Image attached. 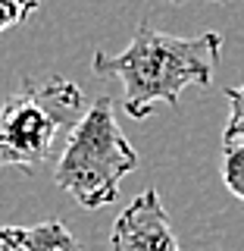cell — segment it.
<instances>
[{
  "label": "cell",
  "instance_id": "6da1fadb",
  "mask_svg": "<svg viewBox=\"0 0 244 251\" xmlns=\"http://www.w3.org/2000/svg\"><path fill=\"white\" fill-rule=\"evenodd\" d=\"M222 35L203 31L198 38H178L160 31L151 19H141L125 50L91 57L97 78L122 82V110L132 120H147L154 104L178 107V94L188 85H213V73L222 57Z\"/></svg>",
  "mask_w": 244,
  "mask_h": 251
},
{
  "label": "cell",
  "instance_id": "7a4b0ae2",
  "mask_svg": "<svg viewBox=\"0 0 244 251\" xmlns=\"http://www.w3.org/2000/svg\"><path fill=\"white\" fill-rule=\"evenodd\" d=\"M138 167V151L125 138L122 126L116 123L113 100L107 94L91 100L88 113L82 116L60 151L53 167V182L88 210L119 198V185Z\"/></svg>",
  "mask_w": 244,
  "mask_h": 251
},
{
  "label": "cell",
  "instance_id": "3957f363",
  "mask_svg": "<svg viewBox=\"0 0 244 251\" xmlns=\"http://www.w3.org/2000/svg\"><path fill=\"white\" fill-rule=\"evenodd\" d=\"M85 113V91L72 78H25L0 104V167L31 170L44 163L57 132Z\"/></svg>",
  "mask_w": 244,
  "mask_h": 251
},
{
  "label": "cell",
  "instance_id": "277c9868",
  "mask_svg": "<svg viewBox=\"0 0 244 251\" xmlns=\"http://www.w3.org/2000/svg\"><path fill=\"white\" fill-rule=\"evenodd\" d=\"M110 251H182L156 188L135 195L110 229Z\"/></svg>",
  "mask_w": 244,
  "mask_h": 251
},
{
  "label": "cell",
  "instance_id": "5b68a950",
  "mask_svg": "<svg viewBox=\"0 0 244 251\" xmlns=\"http://www.w3.org/2000/svg\"><path fill=\"white\" fill-rule=\"evenodd\" d=\"M0 251H82L63 220H41L35 226H0Z\"/></svg>",
  "mask_w": 244,
  "mask_h": 251
},
{
  "label": "cell",
  "instance_id": "8992f818",
  "mask_svg": "<svg viewBox=\"0 0 244 251\" xmlns=\"http://www.w3.org/2000/svg\"><path fill=\"white\" fill-rule=\"evenodd\" d=\"M229 100V123L222 129V148H244V85L225 88Z\"/></svg>",
  "mask_w": 244,
  "mask_h": 251
},
{
  "label": "cell",
  "instance_id": "52a82bcc",
  "mask_svg": "<svg viewBox=\"0 0 244 251\" xmlns=\"http://www.w3.org/2000/svg\"><path fill=\"white\" fill-rule=\"evenodd\" d=\"M219 176L238 201H244V148H222Z\"/></svg>",
  "mask_w": 244,
  "mask_h": 251
},
{
  "label": "cell",
  "instance_id": "ba28073f",
  "mask_svg": "<svg viewBox=\"0 0 244 251\" xmlns=\"http://www.w3.org/2000/svg\"><path fill=\"white\" fill-rule=\"evenodd\" d=\"M28 16H31V10L22 6L19 0H0V35L10 31V28H16L19 22H25Z\"/></svg>",
  "mask_w": 244,
  "mask_h": 251
},
{
  "label": "cell",
  "instance_id": "9c48e42d",
  "mask_svg": "<svg viewBox=\"0 0 244 251\" xmlns=\"http://www.w3.org/2000/svg\"><path fill=\"white\" fill-rule=\"evenodd\" d=\"M172 3H185V0H172Z\"/></svg>",
  "mask_w": 244,
  "mask_h": 251
}]
</instances>
